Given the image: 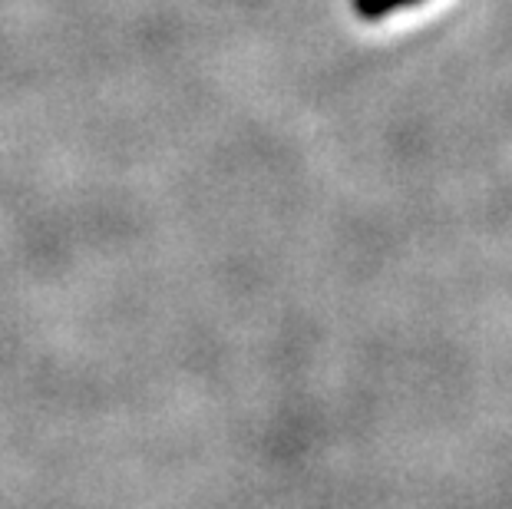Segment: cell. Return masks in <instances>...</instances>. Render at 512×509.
I'll return each mask as SVG.
<instances>
[{
	"instance_id": "cell-1",
	"label": "cell",
	"mask_w": 512,
	"mask_h": 509,
	"mask_svg": "<svg viewBox=\"0 0 512 509\" xmlns=\"http://www.w3.org/2000/svg\"><path fill=\"white\" fill-rule=\"evenodd\" d=\"M407 4H417V0H354L357 14L367 17V20H377L384 14H394V10L407 7Z\"/></svg>"
}]
</instances>
